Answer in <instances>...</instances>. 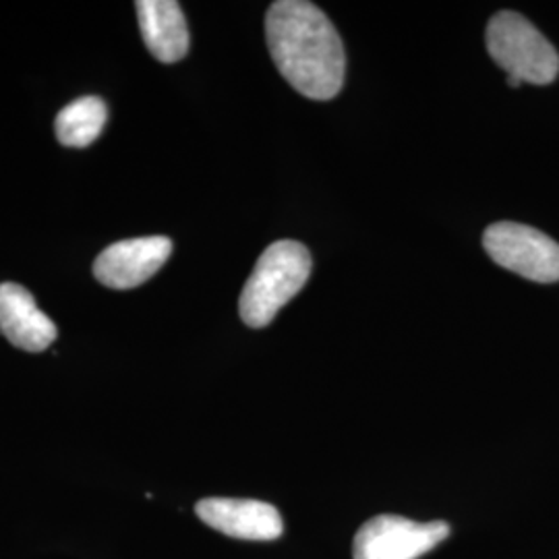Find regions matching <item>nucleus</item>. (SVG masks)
<instances>
[{"mask_svg":"<svg viewBox=\"0 0 559 559\" xmlns=\"http://www.w3.org/2000/svg\"><path fill=\"white\" fill-rule=\"evenodd\" d=\"M483 247L501 267L522 278L551 284L559 280V245L519 222H496L483 235Z\"/></svg>","mask_w":559,"mask_h":559,"instance_id":"nucleus-4","label":"nucleus"},{"mask_svg":"<svg viewBox=\"0 0 559 559\" xmlns=\"http://www.w3.org/2000/svg\"><path fill=\"white\" fill-rule=\"evenodd\" d=\"M108 108L98 96H83L67 104L55 120L57 140L64 147H87L102 135Z\"/></svg>","mask_w":559,"mask_h":559,"instance_id":"nucleus-10","label":"nucleus"},{"mask_svg":"<svg viewBox=\"0 0 559 559\" xmlns=\"http://www.w3.org/2000/svg\"><path fill=\"white\" fill-rule=\"evenodd\" d=\"M311 253L297 240L270 245L240 293L239 311L249 328H265L311 276Z\"/></svg>","mask_w":559,"mask_h":559,"instance_id":"nucleus-2","label":"nucleus"},{"mask_svg":"<svg viewBox=\"0 0 559 559\" xmlns=\"http://www.w3.org/2000/svg\"><path fill=\"white\" fill-rule=\"evenodd\" d=\"M445 522L415 520L383 514L367 520L353 543L355 559H419L448 539Z\"/></svg>","mask_w":559,"mask_h":559,"instance_id":"nucleus-5","label":"nucleus"},{"mask_svg":"<svg viewBox=\"0 0 559 559\" xmlns=\"http://www.w3.org/2000/svg\"><path fill=\"white\" fill-rule=\"evenodd\" d=\"M0 332L15 348L41 353L57 340V325L15 282L0 284Z\"/></svg>","mask_w":559,"mask_h":559,"instance_id":"nucleus-8","label":"nucleus"},{"mask_svg":"<svg viewBox=\"0 0 559 559\" xmlns=\"http://www.w3.org/2000/svg\"><path fill=\"white\" fill-rule=\"evenodd\" d=\"M141 36L154 59L173 64L189 52V29L179 2L140 0L135 2Z\"/></svg>","mask_w":559,"mask_h":559,"instance_id":"nucleus-9","label":"nucleus"},{"mask_svg":"<svg viewBox=\"0 0 559 559\" xmlns=\"http://www.w3.org/2000/svg\"><path fill=\"white\" fill-rule=\"evenodd\" d=\"M508 85H510V87H520L522 81H520L519 78H510V75H508Z\"/></svg>","mask_w":559,"mask_h":559,"instance_id":"nucleus-11","label":"nucleus"},{"mask_svg":"<svg viewBox=\"0 0 559 559\" xmlns=\"http://www.w3.org/2000/svg\"><path fill=\"white\" fill-rule=\"evenodd\" d=\"M173 253V240L141 237L106 247L94 263L96 280L115 290H129L154 278Z\"/></svg>","mask_w":559,"mask_h":559,"instance_id":"nucleus-6","label":"nucleus"},{"mask_svg":"<svg viewBox=\"0 0 559 559\" xmlns=\"http://www.w3.org/2000/svg\"><path fill=\"white\" fill-rule=\"evenodd\" d=\"M265 38L280 75L300 96L332 100L344 85L346 55L334 23L307 0H278L267 9Z\"/></svg>","mask_w":559,"mask_h":559,"instance_id":"nucleus-1","label":"nucleus"},{"mask_svg":"<svg viewBox=\"0 0 559 559\" xmlns=\"http://www.w3.org/2000/svg\"><path fill=\"white\" fill-rule=\"evenodd\" d=\"M487 50L510 78L547 85L559 73V55L528 20L514 11H501L487 25Z\"/></svg>","mask_w":559,"mask_h":559,"instance_id":"nucleus-3","label":"nucleus"},{"mask_svg":"<svg viewBox=\"0 0 559 559\" xmlns=\"http://www.w3.org/2000/svg\"><path fill=\"white\" fill-rule=\"evenodd\" d=\"M195 512L210 528L233 539L274 540L284 533V522L272 503L233 498H207Z\"/></svg>","mask_w":559,"mask_h":559,"instance_id":"nucleus-7","label":"nucleus"}]
</instances>
